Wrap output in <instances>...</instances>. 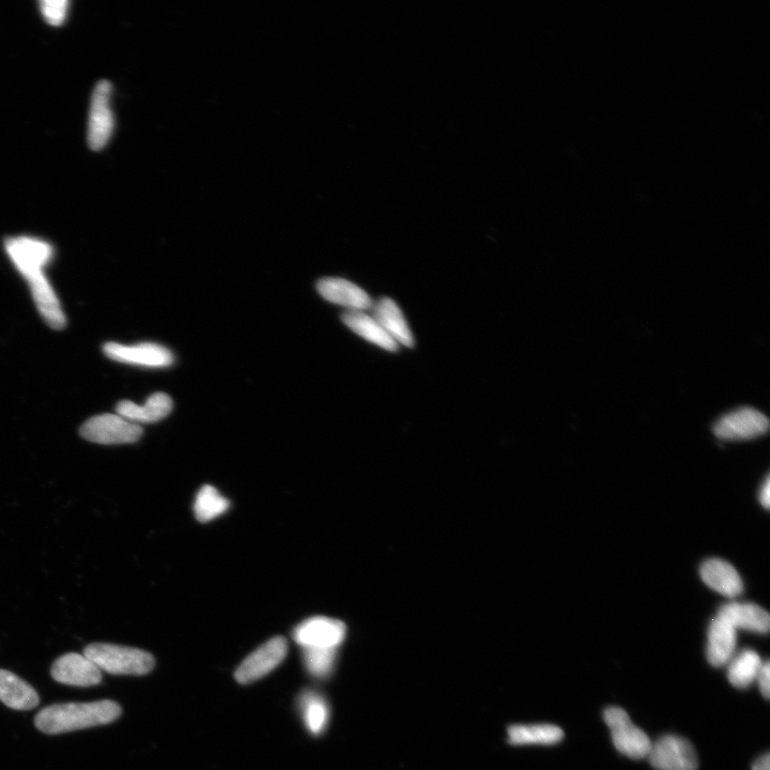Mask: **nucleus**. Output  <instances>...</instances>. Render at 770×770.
Here are the masks:
<instances>
[{
  "mask_svg": "<svg viewBox=\"0 0 770 770\" xmlns=\"http://www.w3.org/2000/svg\"><path fill=\"white\" fill-rule=\"evenodd\" d=\"M121 707L114 701L65 703L45 707L36 717L38 730L45 734H61L109 725L121 715Z\"/></svg>",
  "mask_w": 770,
  "mask_h": 770,
  "instance_id": "nucleus-1",
  "label": "nucleus"
},
{
  "mask_svg": "<svg viewBox=\"0 0 770 770\" xmlns=\"http://www.w3.org/2000/svg\"><path fill=\"white\" fill-rule=\"evenodd\" d=\"M83 655L101 671L116 675H145L156 666V659L148 652L109 643H92Z\"/></svg>",
  "mask_w": 770,
  "mask_h": 770,
  "instance_id": "nucleus-2",
  "label": "nucleus"
},
{
  "mask_svg": "<svg viewBox=\"0 0 770 770\" xmlns=\"http://www.w3.org/2000/svg\"><path fill=\"white\" fill-rule=\"evenodd\" d=\"M604 719L616 750L630 759L648 758L653 743L648 735L634 725L623 708L608 707Z\"/></svg>",
  "mask_w": 770,
  "mask_h": 770,
  "instance_id": "nucleus-3",
  "label": "nucleus"
},
{
  "mask_svg": "<svg viewBox=\"0 0 770 770\" xmlns=\"http://www.w3.org/2000/svg\"><path fill=\"white\" fill-rule=\"evenodd\" d=\"M113 85L100 81L91 97L88 121V145L91 150L100 151L109 144L115 128L112 110Z\"/></svg>",
  "mask_w": 770,
  "mask_h": 770,
  "instance_id": "nucleus-4",
  "label": "nucleus"
},
{
  "mask_svg": "<svg viewBox=\"0 0 770 770\" xmlns=\"http://www.w3.org/2000/svg\"><path fill=\"white\" fill-rule=\"evenodd\" d=\"M143 433L140 425L109 413L89 419L80 429L85 440L104 445L134 443L141 439Z\"/></svg>",
  "mask_w": 770,
  "mask_h": 770,
  "instance_id": "nucleus-5",
  "label": "nucleus"
},
{
  "mask_svg": "<svg viewBox=\"0 0 770 770\" xmlns=\"http://www.w3.org/2000/svg\"><path fill=\"white\" fill-rule=\"evenodd\" d=\"M648 757L656 770H697L699 765L695 747L676 735L657 739Z\"/></svg>",
  "mask_w": 770,
  "mask_h": 770,
  "instance_id": "nucleus-6",
  "label": "nucleus"
},
{
  "mask_svg": "<svg viewBox=\"0 0 770 770\" xmlns=\"http://www.w3.org/2000/svg\"><path fill=\"white\" fill-rule=\"evenodd\" d=\"M44 268L40 266L27 267L19 272L28 282L38 311L44 321L52 329L61 330L67 325L66 315L53 287L44 275Z\"/></svg>",
  "mask_w": 770,
  "mask_h": 770,
  "instance_id": "nucleus-7",
  "label": "nucleus"
},
{
  "mask_svg": "<svg viewBox=\"0 0 770 770\" xmlns=\"http://www.w3.org/2000/svg\"><path fill=\"white\" fill-rule=\"evenodd\" d=\"M288 652L287 640L275 637L246 658L235 673L238 683L248 685L263 679L279 667Z\"/></svg>",
  "mask_w": 770,
  "mask_h": 770,
  "instance_id": "nucleus-8",
  "label": "nucleus"
},
{
  "mask_svg": "<svg viewBox=\"0 0 770 770\" xmlns=\"http://www.w3.org/2000/svg\"><path fill=\"white\" fill-rule=\"evenodd\" d=\"M769 427L765 414L753 408L734 410L722 417L714 426L715 435L726 441H743L760 437Z\"/></svg>",
  "mask_w": 770,
  "mask_h": 770,
  "instance_id": "nucleus-9",
  "label": "nucleus"
},
{
  "mask_svg": "<svg viewBox=\"0 0 770 770\" xmlns=\"http://www.w3.org/2000/svg\"><path fill=\"white\" fill-rule=\"evenodd\" d=\"M345 637L343 622L323 616L308 619L294 630V639L303 649H337Z\"/></svg>",
  "mask_w": 770,
  "mask_h": 770,
  "instance_id": "nucleus-10",
  "label": "nucleus"
},
{
  "mask_svg": "<svg viewBox=\"0 0 770 770\" xmlns=\"http://www.w3.org/2000/svg\"><path fill=\"white\" fill-rule=\"evenodd\" d=\"M104 353L107 358L113 361L143 367L163 368L171 366L175 362L171 350L153 343L132 346L107 343L104 346Z\"/></svg>",
  "mask_w": 770,
  "mask_h": 770,
  "instance_id": "nucleus-11",
  "label": "nucleus"
},
{
  "mask_svg": "<svg viewBox=\"0 0 770 770\" xmlns=\"http://www.w3.org/2000/svg\"><path fill=\"white\" fill-rule=\"evenodd\" d=\"M53 679L75 687H91L102 682V671L86 656L76 653L59 657L52 667Z\"/></svg>",
  "mask_w": 770,
  "mask_h": 770,
  "instance_id": "nucleus-12",
  "label": "nucleus"
},
{
  "mask_svg": "<svg viewBox=\"0 0 770 770\" xmlns=\"http://www.w3.org/2000/svg\"><path fill=\"white\" fill-rule=\"evenodd\" d=\"M320 296L337 305L349 308L350 311L365 312L372 310L374 301L367 292L344 279L327 277L317 284Z\"/></svg>",
  "mask_w": 770,
  "mask_h": 770,
  "instance_id": "nucleus-13",
  "label": "nucleus"
},
{
  "mask_svg": "<svg viewBox=\"0 0 770 770\" xmlns=\"http://www.w3.org/2000/svg\"><path fill=\"white\" fill-rule=\"evenodd\" d=\"M5 249L18 271L27 267H46L54 255L53 246L49 242L27 236L7 239Z\"/></svg>",
  "mask_w": 770,
  "mask_h": 770,
  "instance_id": "nucleus-14",
  "label": "nucleus"
},
{
  "mask_svg": "<svg viewBox=\"0 0 770 770\" xmlns=\"http://www.w3.org/2000/svg\"><path fill=\"white\" fill-rule=\"evenodd\" d=\"M736 643V629L717 616L708 628L706 649L708 662L715 668L728 665L734 657Z\"/></svg>",
  "mask_w": 770,
  "mask_h": 770,
  "instance_id": "nucleus-15",
  "label": "nucleus"
},
{
  "mask_svg": "<svg viewBox=\"0 0 770 770\" xmlns=\"http://www.w3.org/2000/svg\"><path fill=\"white\" fill-rule=\"evenodd\" d=\"M701 578L708 588L735 598L744 591V584L736 569L727 561L710 559L701 566Z\"/></svg>",
  "mask_w": 770,
  "mask_h": 770,
  "instance_id": "nucleus-16",
  "label": "nucleus"
},
{
  "mask_svg": "<svg viewBox=\"0 0 770 770\" xmlns=\"http://www.w3.org/2000/svg\"><path fill=\"white\" fill-rule=\"evenodd\" d=\"M371 311L373 312L372 316L392 340L398 345L402 344L408 348L414 347L415 341L408 322L399 306L392 299H380L374 303Z\"/></svg>",
  "mask_w": 770,
  "mask_h": 770,
  "instance_id": "nucleus-17",
  "label": "nucleus"
},
{
  "mask_svg": "<svg viewBox=\"0 0 770 770\" xmlns=\"http://www.w3.org/2000/svg\"><path fill=\"white\" fill-rule=\"evenodd\" d=\"M174 407L173 399L165 393L151 395L143 406L136 405L130 400H123L117 405L116 411L120 417L140 425L156 423L167 417Z\"/></svg>",
  "mask_w": 770,
  "mask_h": 770,
  "instance_id": "nucleus-18",
  "label": "nucleus"
},
{
  "mask_svg": "<svg viewBox=\"0 0 770 770\" xmlns=\"http://www.w3.org/2000/svg\"><path fill=\"white\" fill-rule=\"evenodd\" d=\"M733 628L767 634L769 631V614L762 607L751 603H730L722 606L718 615Z\"/></svg>",
  "mask_w": 770,
  "mask_h": 770,
  "instance_id": "nucleus-19",
  "label": "nucleus"
},
{
  "mask_svg": "<svg viewBox=\"0 0 770 770\" xmlns=\"http://www.w3.org/2000/svg\"><path fill=\"white\" fill-rule=\"evenodd\" d=\"M0 701L17 711H29L39 705L37 691L19 676L0 670Z\"/></svg>",
  "mask_w": 770,
  "mask_h": 770,
  "instance_id": "nucleus-20",
  "label": "nucleus"
},
{
  "mask_svg": "<svg viewBox=\"0 0 770 770\" xmlns=\"http://www.w3.org/2000/svg\"><path fill=\"white\" fill-rule=\"evenodd\" d=\"M342 320L350 330L363 337L365 341L390 352L398 350L399 345L381 328L372 315L348 311L342 315Z\"/></svg>",
  "mask_w": 770,
  "mask_h": 770,
  "instance_id": "nucleus-21",
  "label": "nucleus"
},
{
  "mask_svg": "<svg viewBox=\"0 0 770 770\" xmlns=\"http://www.w3.org/2000/svg\"><path fill=\"white\" fill-rule=\"evenodd\" d=\"M507 732L512 745H556L564 738L563 730L553 725L512 726Z\"/></svg>",
  "mask_w": 770,
  "mask_h": 770,
  "instance_id": "nucleus-22",
  "label": "nucleus"
},
{
  "mask_svg": "<svg viewBox=\"0 0 770 770\" xmlns=\"http://www.w3.org/2000/svg\"><path fill=\"white\" fill-rule=\"evenodd\" d=\"M728 679L738 689L748 688L757 681L762 667V659L758 653L745 650L729 662Z\"/></svg>",
  "mask_w": 770,
  "mask_h": 770,
  "instance_id": "nucleus-23",
  "label": "nucleus"
},
{
  "mask_svg": "<svg viewBox=\"0 0 770 770\" xmlns=\"http://www.w3.org/2000/svg\"><path fill=\"white\" fill-rule=\"evenodd\" d=\"M300 708L306 728L314 735L326 730L330 718L328 703L318 693L306 691L300 698Z\"/></svg>",
  "mask_w": 770,
  "mask_h": 770,
  "instance_id": "nucleus-24",
  "label": "nucleus"
},
{
  "mask_svg": "<svg viewBox=\"0 0 770 770\" xmlns=\"http://www.w3.org/2000/svg\"><path fill=\"white\" fill-rule=\"evenodd\" d=\"M229 506V501L220 494L217 488L206 485L198 491L194 503V513L199 522L205 523L225 514Z\"/></svg>",
  "mask_w": 770,
  "mask_h": 770,
  "instance_id": "nucleus-25",
  "label": "nucleus"
},
{
  "mask_svg": "<svg viewBox=\"0 0 770 770\" xmlns=\"http://www.w3.org/2000/svg\"><path fill=\"white\" fill-rule=\"evenodd\" d=\"M305 668L318 679H326L333 669L337 649H303Z\"/></svg>",
  "mask_w": 770,
  "mask_h": 770,
  "instance_id": "nucleus-26",
  "label": "nucleus"
},
{
  "mask_svg": "<svg viewBox=\"0 0 770 770\" xmlns=\"http://www.w3.org/2000/svg\"><path fill=\"white\" fill-rule=\"evenodd\" d=\"M70 3L68 0H41L40 12L46 23L51 26H61L68 17Z\"/></svg>",
  "mask_w": 770,
  "mask_h": 770,
  "instance_id": "nucleus-27",
  "label": "nucleus"
},
{
  "mask_svg": "<svg viewBox=\"0 0 770 770\" xmlns=\"http://www.w3.org/2000/svg\"><path fill=\"white\" fill-rule=\"evenodd\" d=\"M757 681L762 696L768 700L770 698V665L768 661L763 662Z\"/></svg>",
  "mask_w": 770,
  "mask_h": 770,
  "instance_id": "nucleus-28",
  "label": "nucleus"
},
{
  "mask_svg": "<svg viewBox=\"0 0 770 770\" xmlns=\"http://www.w3.org/2000/svg\"><path fill=\"white\" fill-rule=\"evenodd\" d=\"M760 502L763 507L767 508L768 510L770 505V480L768 476L766 477V480L760 491Z\"/></svg>",
  "mask_w": 770,
  "mask_h": 770,
  "instance_id": "nucleus-29",
  "label": "nucleus"
},
{
  "mask_svg": "<svg viewBox=\"0 0 770 770\" xmlns=\"http://www.w3.org/2000/svg\"><path fill=\"white\" fill-rule=\"evenodd\" d=\"M752 770H770V754L766 753L753 764Z\"/></svg>",
  "mask_w": 770,
  "mask_h": 770,
  "instance_id": "nucleus-30",
  "label": "nucleus"
}]
</instances>
